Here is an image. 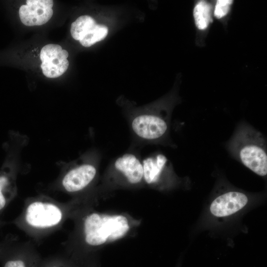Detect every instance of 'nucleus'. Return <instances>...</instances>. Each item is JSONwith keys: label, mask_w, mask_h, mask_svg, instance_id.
<instances>
[{"label": "nucleus", "mask_w": 267, "mask_h": 267, "mask_svg": "<svg viewBox=\"0 0 267 267\" xmlns=\"http://www.w3.org/2000/svg\"><path fill=\"white\" fill-rule=\"evenodd\" d=\"M77 204V199L68 204H60L45 198L34 199L25 205L20 222L31 231H48L71 217Z\"/></svg>", "instance_id": "nucleus-2"}, {"label": "nucleus", "mask_w": 267, "mask_h": 267, "mask_svg": "<svg viewBox=\"0 0 267 267\" xmlns=\"http://www.w3.org/2000/svg\"><path fill=\"white\" fill-rule=\"evenodd\" d=\"M15 189L14 175L11 166L6 163L0 171V211L13 197Z\"/></svg>", "instance_id": "nucleus-10"}, {"label": "nucleus", "mask_w": 267, "mask_h": 267, "mask_svg": "<svg viewBox=\"0 0 267 267\" xmlns=\"http://www.w3.org/2000/svg\"><path fill=\"white\" fill-rule=\"evenodd\" d=\"M108 29L101 24H96L90 29L79 42L84 46L89 47L104 39L107 36Z\"/></svg>", "instance_id": "nucleus-15"}, {"label": "nucleus", "mask_w": 267, "mask_h": 267, "mask_svg": "<svg viewBox=\"0 0 267 267\" xmlns=\"http://www.w3.org/2000/svg\"><path fill=\"white\" fill-rule=\"evenodd\" d=\"M169 162L161 153L144 158L142 161L144 184L152 187L159 186L169 169Z\"/></svg>", "instance_id": "nucleus-8"}, {"label": "nucleus", "mask_w": 267, "mask_h": 267, "mask_svg": "<svg viewBox=\"0 0 267 267\" xmlns=\"http://www.w3.org/2000/svg\"><path fill=\"white\" fill-rule=\"evenodd\" d=\"M67 50L62 49L57 57L42 62L41 67L43 74L48 78H57L65 73L69 66Z\"/></svg>", "instance_id": "nucleus-11"}, {"label": "nucleus", "mask_w": 267, "mask_h": 267, "mask_svg": "<svg viewBox=\"0 0 267 267\" xmlns=\"http://www.w3.org/2000/svg\"><path fill=\"white\" fill-rule=\"evenodd\" d=\"M82 267H97V265L95 260H92L85 263Z\"/></svg>", "instance_id": "nucleus-19"}, {"label": "nucleus", "mask_w": 267, "mask_h": 267, "mask_svg": "<svg viewBox=\"0 0 267 267\" xmlns=\"http://www.w3.org/2000/svg\"><path fill=\"white\" fill-rule=\"evenodd\" d=\"M62 50L61 46L58 44H46L41 49L40 59L42 62H44L55 58Z\"/></svg>", "instance_id": "nucleus-18"}, {"label": "nucleus", "mask_w": 267, "mask_h": 267, "mask_svg": "<svg viewBox=\"0 0 267 267\" xmlns=\"http://www.w3.org/2000/svg\"><path fill=\"white\" fill-rule=\"evenodd\" d=\"M94 202L93 198H82L71 217L75 227L69 255L81 262L94 259L103 247L133 235L141 223L126 213L97 211Z\"/></svg>", "instance_id": "nucleus-1"}, {"label": "nucleus", "mask_w": 267, "mask_h": 267, "mask_svg": "<svg viewBox=\"0 0 267 267\" xmlns=\"http://www.w3.org/2000/svg\"><path fill=\"white\" fill-rule=\"evenodd\" d=\"M213 6L207 0H199L194 5L193 16L197 29L206 30L213 22Z\"/></svg>", "instance_id": "nucleus-12"}, {"label": "nucleus", "mask_w": 267, "mask_h": 267, "mask_svg": "<svg viewBox=\"0 0 267 267\" xmlns=\"http://www.w3.org/2000/svg\"><path fill=\"white\" fill-rule=\"evenodd\" d=\"M96 24L95 20L90 16H81L71 24V36L75 40L80 41Z\"/></svg>", "instance_id": "nucleus-14"}, {"label": "nucleus", "mask_w": 267, "mask_h": 267, "mask_svg": "<svg viewBox=\"0 0 267 267\" xmlns=\"http://www.w3.org/2000/svg\"><path fill=\"white\" fill-rule=\"evenodd\" d=\"M248 198L243 193L231 191L217 197L210 206L211 213L218 217L231 215L243 208Z\"/></svg>", "instance_id": "nucleus-9"}, {"label": "nucleus", "mask_w": 267, "mask_h": 267, "mask_svg": "<svg viewBox=\"0 0 267 267\" xmlns=\"http://www.w3.org/2000/svg\"><path fill=\"white\" fill-rule=\"evenodd\" d=\"M231 149L241 162L257 175L267 174V153L264 137L248 126L239 129L234 136Z\"/></svg>", "instance_id": "nucleus-3"}, {"label": "nucleus", "mask_w": 267, "mask_h": 267, "mask_svg": "<svg viewBox=\"0 0 267 267\" xmlns=\"http://www.w3.org/2000/svg\"><path fill=\"white\" fill-rule=\"evenodd\" d=\"M42 260L33 251L22 249L7 260L3 267H38Z\"/></svg>", "instance_id": "nucleus-13"}, {"label": "nucleus", "mask_w": 267, "mask_h": 267, "mask_svg": "<svg viewBox=\"0 0 267 267\" xmlns=\"http://www.w3.org/2000/svg\"><path fill=\"white\" fill-rule=\"evenodd\" d=\"M233 2L232 0H218L213 6V16L221 19L225 17L229 12Z\"/></svg>", "instance_id": "nucleus-17"}, {"label": "nucleus", "mask_w": 267, "mask_h": 267, "mask_svg": "<svg viewBox=\"0 0 267 267\" xmlns=\"http://www.w3.org/2000/svg\"><path fill=\"white\" fill-rule=\"evenodd\" d=\"M85 263L77 261L68 255L42 260L38 267H82Z\"/></svg>", "instance_id": "nucleus-16"}, {"label": "nucleus", "mask_w": 267, "mask_h": 267, "mask_svg": "<svg viewBox=\"0 0 267 267\" xmlns=\"http://www.w3.org/2000/svg\"><path fill=\"white\" fill-rule=\"evenodd\" d=\"M131 128L138 137L146 141H156L165 136L169 128V121L156 114H142L131 121Z\"/></svg>", "instance_id": "nucleus-6"}, {"label": "nucleus", "mask_w": 267, "mask_h": 267, "mask_svg": "<svg viewBox=\"0 0 267 267\" xmlns=\"http://www.w3.org/2000/svg\"><path fill=\"white\" fill-rule=\"evenodd\" d=\"M52 0H27L19 10L22 23L28 26H39L46 23L53 14Z\"/></svg>", "instance_id": "nucleus-7"}, {"label": "nucleus", "mask_w": 267, "mask_h": 267, "mask_svg": "<svg viewBox=\"0 0 267 267\" xmlns=\"http://www.w3.org/2000/svg\"><path fill=\"white\" fill-rule=\"evenodd\" d=\"M144 185L142 161L131 153L117 158L104 180V186L109 190L139 188Z\"/></svg>", "instance_id": "nucleus-4"}, {"label": "nucleus", "mask_w": 267, "mask_h": 267, "mask_svg": "<svg viewBox=\"0 0 267 267\" xmlns=\"http://www.w3.org/2000/svg\"><path fill=\"white\" fill-rule=\"evenodd\" d=\"M97 175L96 165L90 162L83 163L70 168L63 175L61 186L67 193L78 194L88 188Z\"/></svg>", "instance_id": "nucleus-5"}]
</instances>
